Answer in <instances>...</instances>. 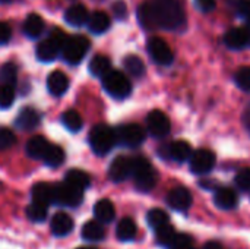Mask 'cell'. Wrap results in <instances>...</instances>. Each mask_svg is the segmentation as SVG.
Here are the masks:
<instances>
[{
	"instance_id": "obj_31",
	"label": "cell",
	"mask_w": 250,
	"mask_h": 249,
	"mask_svg": "<svg viewBox=\"0 0 250 249\" xmlns=\"http://www.w3.org/2000/svg\"><path fill=\"white\" fill-rule=\"evenodd\" d=\"M62 123L70 132H78L83 126V120L76 110H66L62 114Z\"/></svg>"
},
{
	"instance_id": "obj_28",
	"label": "cell",
	"mask_w": 250,
	"mask_h": 249,
	"mask_svg": "<svg viewBox=\"0 0 250 249\" xmlns=\"http://www.w3.org/2000/svg\"><path fill=\"white\" fill-rule=\"evenodd\" d=\"M64 182L72 185V186H75V188H78V189L83 191V189H86L91 185V178H89L88 173H85V172H82L79 169H72V170H69L66 173Z\"/></svg>"
},
{
	"instance_id": "obj_1",
	"label": "cell",
	"mask_w": 250,
	"mask_h": 249,
	"mask_svg": "<svg viewBox=\"0 0 250 249\" xmlns=\"http://www.w3.org/2000/svg\"><path fill=\"white\" fill-rule=\"evenodd\" d=\"M157 28L179 31L186 23V15L179 0H151L149 1Z\"/></svg>"
},
{
	"instance_id": "obj_8",
	"label": "cell",
	"mask_w": 250,
	"mask_h": 249,
	"mask_svg": "<svg viewBox=\"0 0 250 249\" xmlns=\"http://www.w3.org/2000/svg\"><path fill=\"white\" fill-rule=\"evenodd\" d=\"M83 200V191L78 189L66 182L54 185V204L63 207H78Z\"/></svg>"
},
{
	"instance_id": "obj_18",
	"label": "cell",
	"mask_w": 250,
	"mask_h": 249,
	"mask_svg": "<svg viewBox=\"0 0 250 249\" xmlns=\"http://www.w3.org/2000/svg\"><path fill=\"white\" fill-rule=\"evenodd\" d=\"M40 120H41V114L35 109L26 107L19 112L16 117V126L22 131H32L40 125Z\"/></svg>"
},
{
	"instance_id": "obj_29",
	"label": "cell",
	"mask_w": 250,
	"mask_h": 249,
	"mask_svg": "<svg viewBox=\"0 0 250 249\" xmlns=\"http://www.w3.org/2000/svg\"><path fill=\"white\" fill-rule=\"evenodd\" d=\"M110 69H111V62L104 54H97L89 62V72H91V75H94L97 78H103Z\"/></svg>"
},
{
	"instance_id": "obj_24",
	"label": "cell",
	"mask_w": 250,
	"mask_h": 249,
	"mask_svg": "<svg viewBox=\"0 0 250 249\" xmlns=\"http://www.w3.org/2000/svg\"><path fill=\"white\" fill-rule=\"evenodd\" d=\"M82 238L88 242H100L105 238V230L98 220H89L82 227Z\"/></svg>"
},
{
	"instance_id": "obj_35",
	"label": "cell",
	"mask_w": 250,
	"mask_h": 249,
	"mask_svg": "<svg viewBox=\"0 0 250 249\" xmlns=\"http://www.w3.org/2000/svg\"><path fill=\"white\" fill-rule=\"evenodd\" d=\"M47 214H48V207L44 205V204H40V203H35L32 201L28 207H26V216L31 222H35V223H42L45 219H47Z\"/></svg>"
},
{
	"instance_id": "obj_48",
	"label": "cell",
	"mask_w": 250,
	"mask_h": 249,
	"mask_svg": "<svg viewBox=\"0 0 250 249\" xmlns=\"http://www.w3.org/2000/svg\"><path fill=\"white\" fill-rule=\"evenodd\" d=\"M15 0H0L1 4H9V3H13Z\"/></svg>"
},
{
	"instance_id": "obj_14",
	"label": "cell",
	"mask_w": 250,
	"mask_h": 249,
	"mask_svg": "<svg viewBox=\"0 0 250 249\" xmlns=\"http://www.w3.org/2000/svg\"><path fill=\"white\" fill-rule=\"evenodd\" d=\"M167 204L176 211H188L192 205V195L183 186L174 188L167 194Z\"/></svg>"
},
{
	"instance_id": "obj_9",
	"label": "cell",
	"mask_w": 250,
	"mask_h": 249,
	"mask_svg": "<svg viewBox=\"0 0 250 249\" xmlns=\"http://www.w3.org/2000/svg\"><path fill=\"white\" fill-rule=\"evenodd\" d=\"M146 48H148V53L151 56V59L157 63V65H161V66H168L173 63L174 60V54H173V50L170 48V45L160 37H152L148 40V44H146Z\"/></svg>"
},
{
	"instance_id": "obj_41",
	"label": "cell",
	"mask_w": 250,
	"mask_h": 249,
	"mask_svg": "<svg viewBox=\"0 0 250 249\" xmlns=\"http://www.w3.org/2000/svg\"><path fill=\"white\" fill-rule=\"evenodd\" d=\"M16 142V135L7 129V128H0V150H7Z\"/></svg>"
},
{
	"instance_id": "obj_44",
	"label": "cell",
	"mask_w": 250,
	"mask_h": 249,
	"mask_svg": "<svg viewBox=\"0 0 250 249\" xmlns=\"http://www.w3.org/2000/svg\"><path fill=\"white\" fill-rule=\"evenodd\" d=\"M12 38V29L6 22H0V45L9 43Z\"/></svg>"
},
{
	"instance_id": "obj_33",
	"label": "cell",
	"mask_w": 250,
	"mask_h": 249,
	"mask_svg": "<svg viewBox=\"0 0 250 249\" xmlns=\"http://www.w3.org/2000/svg\"><path fill=\"white\" fill-rule=\"evenodd\" d=\"M42 161L48 167H59V166H62L63 161H64V151H63V148L59 147V145H51L50 144V147H48Z\"/></svg>"
},
{
	"instance_id": "obj_19",
	"label": "cell",
	"mask_w": 250,
	"mask_h": 249,
	"mask_svg": "<svg viewBox=\"0 0 250 249\" xmlns=\"http://www.w3.org/2000/svg\"><path fill=\"white\" fill-rule=\"evenodd\" d=\"M31 194H32V201L35 203L44 204L47 207L50 204H54V185H50L45 182L35 183L32 186Z\"/></svg>"
},
{
	"instance_id": "obj_20",
	"label": "cell",
	"mask_w": 250,
	"mask_h": 249,
	"mask_svg": "<svg viewBox=\"0 0 250 249\" xmlns=\"http://www.w3.org/2000/svg\"><path fill=\"white\" fill-rule=\"evenodd\" d=\"M214 203L221 210H233L239 203V197L231 188H220L214 195Z\"/></svg>"
},
{
	"instance_id": "obj_39",
	"label": "cell",
	"mask_w": 250,
	"mask_h": 249,
	"mask_svg": "<svg viewBox=\"0 0 250 249\" xmlns=\"http://www.w3.org/2000/svg\"><path fill=\"white\" fill-rule=\"evenodd\" d=\"M234 82L236 85L246 91V92H250V66H245V68H240L236 75H234Z\"/></svg>"
},
{
	"instance_id": "obj_47",
	"label": "cell",
	"mask_w": 250,
	"mask_h": 249,
	"mask_svg": "<svg viewBox=\"0 0 250 249\" xmlns=\"http://www.w3.org/2000/svg\"><path fill=\"white\" fill-rule=\"evenodd\" d=\"M202 249H224V248H223V245H221L220 242L211 241V242L205 244V245H204V248H202Z\"/></svg>"
},
{
	"instance_id": "obj_4",
	"label": "cell",
	"mask_w": 250,
	"mask_h": 249,
	"mask_svg": "<svg viewBox=\"0 0 250 249\" xmlns=\"http://www.w3.org/2000/svg\"><path fill=\"white\" fill-rule=\"evenodd\" d=\"M67 35L59 29V28H54L50 35L41 41L37 47V57L38 60L41 62H53L56 60V57L59 56V53H62V48L64 45V41H66Z\"/></svg>"
},
{
	"instance_id": "obj_6",
	"label": "cell",
	"mask_w": 250,
	"mask_h": 249,
	"mask_svg": "<svg viewBox=\"0 0 250 249\" xmlns=\"http://www.w3.org/2000/svg\"><path fill=\"white\" fill-rule=\"evenodd\" d=\"M89 47H91V43L86 37L72 35L66 38L64 45L62 48V56L69 65H78L86 56Z\"/></svg>"
},
{
	"instance_id": "obj_23",
	"label": "cell",
	"mask_w": 250,
	"mask_h": 249,
	"mask_svg": "<svg viewBox=\"0 0 250 249\" xmlns=\"http://www.w3.org/2000/svg\"><path fill=\"white\" fill-rule=\"evenodd\" d=\"M50 147V142L41 136V135H37L34 138H31L26 144V154L31 157V158H37V160H42L47 150Z\"/></svg>"
},
{
	"instance_id": "obj_3",
	"label": "cell",
	"mask_w": 250,
	"mask_h": 249,
	"mask_svg": "<svg viewBox=\"0 0 250 249\" xmlns=\"http://www.w3.org/2000/svg\"><path fill=\"white\" fill-rule=\"evenodd\" d=\"M117 144L116 132L110 126L100 123L94 126L89 132V147L97 156L108 154Z\"/></svg>"
},
{
	"instance_id": "obj_17",
	"label": "cell",
	"mask_w": 250,
	"mask_h": 249,
	"mask_svg": "<svg viewBox=\"0 0 250 249\" xmlns=\"http://www.w3.org/2000/svg\"><path fill=\"white\" fill-rule=\"evenodd\" d=\"M47 88L56 97L63 95L69 90V78L62 70H53L47 78Z\"/></svg>"
},
{
	"instance_id": "obj_50",
	"label": "cell",
	"mask_w": 250,
	"mask_h": 249,
	"mask_svg": "<svg viewBox=\"0 0 250 249\" xmlns=\"http://www.w3.org/2000/svg\"><path fill=\"white\" fill-rule=\"evenodd\" d=\"M188 249H195V248H193V247H189V248H188Z\"/></svg>"
},
{
	"instance_id": "obj_38",
	"label": "cell",
	"mask_w": 250,
	"mask_h": 249,
	"mask_svg": "<svg viewBox=\"0 0 250 249\" xmlns=\"http://www.w3.org/2000/svg\"><path fill=\"white\" fill-rule=\"evenodd\" d=\"M15 101V90L13 85L1 84L0 85V109H9Z\"/></svg>"
},
{
	"instance_id": "obj_10",
	"label": "cell",
	"mask_w": 250,
	"mask_h": 249,
	"mask_svg": "<svg viewBox=\"0 0 250 249\" xmlns=\"http://www.w3.org/2000/svg\"><path fill=\"white\" fill-rule=\"evenodd\" d=\"M190 170L195 175H207L209 173L214 166H215V154L211 150L207 148H201L192 153L190 156Z\"/></svg>"
},
{
	"instance_id": "obj_25",
	"label": "cell",
	"mask_w": 250,
	"mask_h": 249,
	"mask_svg": "<svg viewBox=\"0 0 250 249\" xmlns=\"http://www.w3.org/2000/svg\"><path fill=\"white\" fill-rule=\"evenodd\" d=\"M95 219L101 223H111L116 217V208L110 200H100L94 207Z\"/></svg>"
},
{
	"instance_id": "obj_7",
	"label": "cell",
	"mask_w": 250,
	"mask_h": 249,
	"mask_svg": "<svg viewBox=\"0 0 250 249\" xmlns=\"http://www.w3.org/2000/svg\"><path fill=\"white\" fill-rule=\"evenodd\" d=\"M114 132H116L117 142L129 148H136L142 145V142L145 141V131L138 123L122 125L117 129H114Z\"/></svg>"
},
{
	"instance_id": "obj_43",
	"label": "cell",
	"mask_w": 250,
	"mask_h": 249,
	"mask_svg": "<svg viewBox=\"0 0 250 249\" xmlns=\"http://www.w3.org/2000/svg\"><path fill=\"white\" fill-rule=\"evenodd\" d=\"M195 4L201 12L208 13V12H212L215 9L217 0H195Z\"/></svg>"
},
{
	"instance_id": "obj_42",
	"label": "cell",
	"mask_w": 250,
	"mask_h": 249,
	"mask_svg": "<svg viewBox=\"0 0 250 249\" xmlns=\"http://www.w3.org/2000/svg\"><path fill=\"white\" fill-rule=\"evenodd\" d=\"M236 12L239 13L240 18L245 19L246 25L250 26V0H242V3L239 4V7L236 9Z\"/></svg>"
},
{
	"instance_id": "obj_16",
	"label": "cell",
	"mask_w": 250,
	"mask_h": 249,
	"mask_svg": "<svg viewBox=\"0 0 250 249\" xmlns=\"http://www.w3.org/2000/svg\"><path fill=\"white\" fill-rule=\"evenodd\" d=\"M50 227H51V232L54 236H59V238H63V236H67L73 227H75V223H73V219L66 214V213H57L53 216L51 219V223H50Z\"/></svg>"
},
{
	"instance_id": "obj_11",
	"label": "cell",
	"mask_w": 250,
	"mask_h": 249,
	"mask_svg": "<svg viewBox=\"0 0 250 249\" xmlns=\"http://www.w3.org/2000/svg\"><path fill=\"white\" fill-rule=\"evenodd\" d=\"M146 128L148 132L155 138H164L170 134L171 123L168 116L161 110H152L146 116Z\"/></svg>"
},
{
	"instance_id": "obj_46",
	"label": "cell",
	"mask_w": 250,
	"mask_h": 249,
	"mask_svg": "<svg viewBox=\"0 0 250 249\" xmlns=\"http://www.w3.org/2000/svg\"><path fill=\"white\" fill-rule=\"evenodd\" d=\"M242 120H243V125H245V128L248 129V132L250 134V104L246 107V110H245V113H243V117H242Z\"/></svg>"
},
{
	"instance_id": "obj_12",
	"label": "cell",
	"mask_w": 250,
	"mask_h": 249,
	"mask_svg": "<svg viewBox=\"0 0 250 249\" xmlns=\"http://www.w3.org/2000/svg\"><path fill=\"white\" fill-rule=\"evenodd\" d=\"M224 44L231 50H245L250 48V26L231 28L224 35Z\"/></svg>"
},
{
	"instance_id": "obj_34",
	"label": "cell",
	"mask_w": 250,
	"mask_h": 249,
	"mask_svg": "<svg viewBox=\"0 0 250 249\" xmlns=\"http://www.w3.org/2000/svg\"><path fill=\"white\" fill-rule=\"evenodd\" d=\"M125 69L126 72H129V75L135 78H141L145 75V63L142 62L141 57L133 56V54L125 59Z\"/></svg>"
},
{
	"instance_id": "obj_22",
	"label": "cell",
	"mask_w": 250,
	"mask_h": 249,
	"mask_svg": "<svg viewBox=\"0 0 250 249\" xmlns=\"http://www.w3.org/2000/svg\"><path fill=\"white\" fill-rule=\"evenodd\" d=\"M45 23L42 21V18L37 13H29L26 16V19L23 21V34L28 38H38L42 32H44Z\"/></svg>"
},
{
	"instance_id": "obj_21",
	"label": "cell",
	"mask_w": 250,
	"mask_h": 249,
	"mask_svg": "<svg viewBox=\"0 0 250 249\" xmlns=\"http://www.w3.org/2000/svg\"><path fill=\"white\" fill-rule=\"evenodd\" d=\"M88 19H89L88 9L82 4H73L64 13V21L72 26H82L88 22Z\"/></svg>"
},
{
	"instance_id": "obj_45",
	"label": "cell",
	"mask_w": 250,
	"mask_h": 249,
	"mask_svg": "<svg viewBox=\"0 0 250 249\" xmlns=\"http://www.w3.org/2000/svg\"><path fill=\"white\" fill-rule=\"evenodd\" d=\"M113 9H114L116 18H119V19H125V18H126V12H127V9H126V4H125L122 0H119V1L113 6Z\"/></svg>"
},
{
	"instance_id": "obj_49",
	"label": "cell",
	"mask_w": 250,
	"mask_h": 249,
	"mask_svg": "<svg viewBox=\"0 0 250 249\" xmlns=\"http://www.w3.org/2000/svg\"><path fill=\"white\" fill-rule=\"evenodd\" d=\"M79 249H95V248H79Z\"/></svg>"
},
{
	"instance_id": "obj_5",
	"label": "cell",
	"mask_w": 250,
	"mask_h": 249,
	"mask_svg": "<svg viewBox=\"0 0 250 249\" xmlns=\"http://www.w3.org/2000/svg\"><path fill=\"white\" fill-rule=\"evenodd\" d=\"M103 87L111 97L119 98V100L129 97L132 92V84L129 78L120 70L110 69L103 76Z\"/></svg>"
},
{
	"instance_id": "obj_27",
	"label": "cell",
	"mask_w": 250,
	"mask_h": 249,
	"mask_svg": "<svg viewBox=\"0 0 250 249\" xmlns=\"http://www.w3.org/2000/svg\"><path fill=\"white\" fill-rule=\"evenodd\" d=\"M136 232H138V227H136V223L129 219V217H125L119 222L117 225V229H116V235L117 238L122 241V242H129V241H133L135 236H136Z\"/></svg>"
},
{
	"instance_id": "obj_30",
	"label": "cell",
	"mask_w": 250,
	"mask_h": 249,
	"mask_svg": "<svg viewBox=\"0 0 250 249\" xmlns=\"http://www.w3.org/2000/svg\"><path fill=\"white\" fill-rule=\"evenodd\" d=\"M176 236H177V232L174 230V227L170 223H167V225L155 229V239H157V242L161 247L170 248L171 244H173V241L176 239Z\"/></svg>"
},
{
	"instance_id": "obj_32",
	"label": "cell",
	"mask_w": 250,
	"mask_h": 249,
	"mask_svg": "<svg viewBox=\"0 0 250 249\" xmlns=\"http://www.w3.org/2000/svg\"><path fill=\"white\" fill-rule=\"evenodd\" d=\"M138 19H139V23L148 29V31H152V29H157V23H155V19H154V15H152V10H151V6H149V1L141 4L138 7Z\"/></svg>"
},
{
	"instance_id": "obj_26",
	"label": "cell",
	"mask_w": 250,
	"mask_h": 249,
	"mask_svg": "<svg viewBox=\"0 0 250 249\" xmlns=\"http://www.w3.org/2000/svg\"><path fill=\"white\" fill-rule=\"evenodd\" d=\"M88 28L94 34H103L110 28V16L105 12H94L88 19Z\"/></svg>"
},
{
	"instance_id": "obj_15",
	"label": "cell",
	"mask_w": 250,
	"mask_h": 249,
	"mask_svg": "<svg viewBox=\"0 0 250 249\" xmlns=\"http://www.w3.org/2000/svg\"><path fill=\"white\" fill-rule=\"evenodd\" d=\"M163 151H166V154H163V156H166L167 158H171V160H174L177 163L188 161L190 158L192 153H193L192 147L189 145V142L188 141H182V139L174 141V142L166 145Z\"/></svg>"
},
{
	"instance_id": "obj_40",
	"label": "cell",
	"mask_w": 250,
	"mask_h": 249,
	"mask_svg": "<svg viewBox=\"0 0 250 249\" xmlns=\"http://www.w3.org/2000/svg\"><path fill=\"white\" fill-rule=\"evenodd\" d=\"M234 183L240 191H250V169L245 167L242 170L237 172L236 178H234Z\"/></svg>"
},
{
	"instance_id": "obj_2",
	"label": "cell",
	"mask_w": 250,
	"mask_h": 249,
	"mask_svg": "<svg viewBox=\"0 0 250 249\" xmlns=\"http://www.w3.org/2000/svg\"><path fill=\"white\" fill-rule=\"evenodd\" d=\"M132 176L135 181V186L141 192H149L157 185V172L145 157L132 158Z\"/></svg>"
},
{
	"instance_id": "obj_13",
	"label": "cell",
	"mask_w": 250,
	"mask_h": 249,
	"mask_svg": "<svg viewBox=\"0 0 250 249\" xmlns=\"http://www.w3.org/2000/svg\"><path fill=\"white\" fill-rule=\"evenodd\" d=\"M132 166H133L132 158H129L126 156L116 157L111 161L110 167H108V176H110V179L113 182H116V183L126 181L129 176H132Z\"/></svg>"
},
{
	"instance_id": "obj_37",
	"label": "cell",
	"mask_w": 250,
	"mask_h": 249,
	"mask_svg": "<svg viewBox=\"0 0 250 249\" xmlns=\"http://www.w3.org/2000/svg\"><path fill=\"white\" fill-rule=\"evenodd\" d=\"M16 78H18V66L15 63L9 62L0 68V79L3 84L13 85L16 82Z\"/></svg>"
},
{
	"instance_id": "obj_36",
	"label": "cell",
	"mask_w": 250,
	"mask_h": 249,
	"mask_svg": "<svg viewBox=\"0 0 250 249\" xmlns=\"http://www.w3.org/2000/svg\"><path fill=\"white\" fill-rule=\"evenodd\" d=\"M146 220H148V225L155 230V229H158V227L168 223V214L161 208H152V210L148 211Z\"/></svg>"
}]
</instances>
